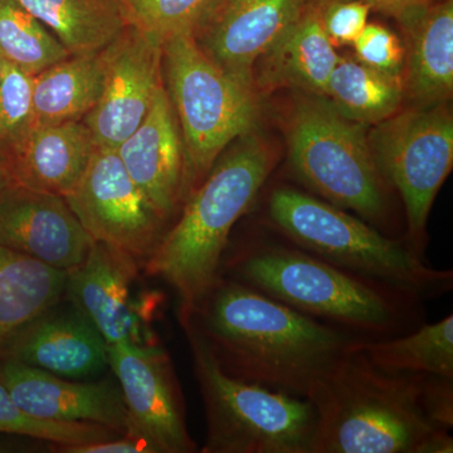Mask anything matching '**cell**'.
<instances>
[{
  "instance_id": "1",
  "label": "cell",
  "mask_w": 453,
  "mask_h": 453,
  "mask_svg": "<svg viewBox=\"0 0 453 453\" xmlns=\"http://www.w3.org/2000/svg\"><path fill=\"white\" fill-rule=\"evenodd\" d=\"M179 320L196 327L234 380L299 398L359 340L222 275Z\"/></svg>"
},
{
  "instance_id": "2",
  "label": "cell",
  "mask_w": 453,
  "mask_h": 453,
  "mask_svg": "<svg viewBox=\"0 0 453 453\" xmlns=\"http://www.w3.org/2000/svg\"><path fill=\"white\" fill-rule=\"evenodd\" d=\"M309 399L310 453H422L434 434L453 427V380L383 371L351 345Z\"/></svg>"
},
{
  "instance_id": "3",
  "label": "cell",
  "mask_w": 453,
  "mask_h": 453,
  "mask_svg": "<svg viewBox=\"0 0 453 453\" xmlns=\"http://www.w3.org/2000/svg\"><path fill=\"white\" fill-rule=\"evenodd\" d=\"M219 275L359 340L395 338L425 324L423 300L282 237L258 238L226 251Z\"/></svg>"
},
{
  "instance_id": "4",
  "label": "cell",
  "mask_w": 453,
  "mask_h": 453,
  "mask_svg": "<svg viewBox=\"0 0 453 453\" xmlns=\"http://www.w3.org/2000/svg\"><path fill=\"white\" fill-rule=\"evenodd\" d=\"M276 157L255 133L220 155L207 177L188 196L175 225L145 264L177 292L179 312L193 308L219 277L220 262L238 220L264 188Z\"/></svg>"
},
{
  "instance_id": "5",
  "label": "cell",
  "mask_w": 453,
  "mask_h": 453,
  "mask_svg": "<svg viewBox=\"0 0 453 453\" xmlns=\"http://www.w3.org/2000/svg\"><path fill=\"white\" fill-rule=\"evenodd\" d=\"M276 234L336 266L387 283L423 301L453 288V273L437 270L411 250L347 211L296 188L277 187L267 201Z\"/></svg>"
},
{
  "instance_id": "6",
  "label": "cell",
  "mask_w": 453,
  "mask_h": 453,
  "mask_svg": "<svg viewBox=\"0 0 453 453\" xmlns=\"http://www.w3.org/2000/svg\"><path fill=\"white\" fill-rule=\"evenodd\" d=\"M163 79L183 139L187 199L226 146L253 133L258 92L214 64L190 31L163 42Z\"/></svg>"
},
{
  "instance_id": "7",
  "label": "cell",
  "mask_w": 453,
  "mask_h": 453,
  "mask_svg": "<svg viewBox=\"0 0 453 453\" xmlns=\"http://www.w3.org/2000/svg\"><path fill=\"white\" fill-rule=\"evenodd\" d=\"M288 144L290 166L300 181L384 234L389 192L395 190L374 162L366 125L349 120L326 97L310 95L292 110Z\"/></svg>"
},
{
  "instance_id": "8",
  "label": "cell",
  "mask_w": 453,
  "mask_h": 453,
  "mask_svg": "<svg viewBox=\"0 0 453 453\" xmlns=\"http://www.w3.org/2000/svg\"><path fill=\"white\" fill-rule=\"evenodd\" d=\"M180 324L204 402L207 438L201 452L310 453L316 429L312 402L234 380L196 327Z\"/></svg>"
},
{
  "instance_id": "9",
  "label": "cell",
  "mask_w": 453,
  "mask_h": 453,
  "mask_svg": "<svg viewBox=\"0 0 453 453\" xmlns=\"http://www.w3.org/2000/svg\"><path fill=\"white\" fill-rule=\"evenodd\" d=\"M374 162L403 203L404 241L426 259L432 205L453 166V118L447 104L413 106L378 122L368 135Z\"/></svg>"
},
{
  "instance_id": "10",
  "label": "cell",
  "mask_w": 453,
  "mask_h": 453,
  "mask_svg": "<svg viewBox=\"0 0 453 453\" xmlns=\"http://www.w3.org/2000/svg\"><path fill=\"white\" fill-rule=\"evenodd\" d=\"M65 201L92 240L127 256L139 268L168 231V222L131 179L116 149L96 146Z\"/></svg>"
},
{
  "instance_id": "11",
  "label": "cell",
  "mask_w": 453,
  "mask_h": 453,
  "mask_svg": "<svg viewBox=\"0 0 453 453\" xmlns=\"http://www.w3.org/2000/svg\"><path fill=\"white\" fill-rule=\"evenodd\" d=\"M107 356L127 405V434L142 438L155 453L196 452L168 353L154 344L121 342L107 345Z\"/></svg>"
},
{
  "instance_id": "12",
  "label": "cell",
  "mask_w": 453,
  "mask_h": 453,
  "mask_svg": "<svg viewBox=\"0 0 453 453\" xmlns=\"http://www.w3.org/2000/svg\"><path fill=\"white\" fill-rule=\"evenodd\" d=\"M104 57L103 92L82 121L95 145L118 149L145 120L164 86L163 42L129 26Z\"/></svg>"
},
{
  "instance_id": "13",
  "label": "cell",
  "mask_w": 453,
  "mask_h": 453,
  "mask_svg": "<svg viewBox=\"0 0 453 453\" xmlns=\"http://www.w3.org/2000/svg\"><path fill=\"white\" fill-rule=\"evenodd\" d=\"M305 7L306 0H208L190 35L214 64L255 86L258 59Z\"/></svg>"
},
{
  "instance_id": "14",
  "label": "cell",
  "mask_w": 453,
  "mask_h": 453,
  "mask_svg": "<svg viewBox=\"0 0 453 453\" xmlns=\"http://www.w3.org/2000/svg\"><path fill=\"white\" fill-rule=\"evenodd\" d=\"M0 383L20 410L52 422L96 423L119 434L129 431V416L118 380L76 381L4 360Z\"/></svg>"
},
{
  "instance_id": "15",
  "label": "cell",
  "mask_w": 453,
  "mask_h": 453,
  "mask_svg": "<svg viewBox=\"0 0 453 453\" xmlns=\"http://www.w3.org/2000/svg\"><path fill=\"white\" fill-rule=\"evenodd\" d=\"M94 242L62 196L17 187L0 196V246L70 271Z\"/></svg>"
},
{
  "instance_id": "16",
  "label": "cell",
  "mask_w": 453,
  "mask_h": 453,
  "mask_svg": "<svg viewBox=\"0 0 453 453\" xmlns=\"http://www.w3.org/2000/svg\"><path fill=\"white\" fill-rule=\"evenodd\" d=\"M116 151L131 179L169 222L186 199V153L164 86L145 120Z\"/></svg>"
},
{
  "instance_id": "17",
  "label": "cell",
  "mask_w": 453,
  "mask_h": 453,
  "mask_svg": "<svg viewBox=\"0 0 453 453\" xmlns=\"http://www.w3.org/2000/svg\"><path fill=\"white\" fill-rule=\"evenodd\" d=\"M95 149L83 121L33 127L0 164L14 187L65 198L79 184Z\"/></svg>"
},
{
  "instance_id": "18",
  "label": "cell",
  "mask_w": 453,
  "mask_h": 453,
  "mask_svg": "<svg viewBox=\"0 0 453 453\" xmlns=\"http://www.w3.org/2000/svg\"><path fill=\"white\" fill-rule=\"evenodd\" d=\"M139 270L127 256L95 241L81 264L67 271L65 297L91 321L107 345L142 342L130 303V285Z\"/></svg>"
},
{
  "instance_id": "19",
  "label": "cell",
  "mask_w": 453,
  "mask_h": 453,
  "mask_svg": "<svg viewBox=\"0 0 453 453\" xmlns=\"http://www.w3.org/2000/svg\"><path fill=\"white\" fill-rule=\"evenodd\" d=\"M56 306L17 336L5 360L76 380L110 368L107 342L91 321L74 306L65 311Z\"/></svg>"
},
{
  "instance_id": "20",
  "label": "cell",
  "mask_w": 453,
  "mask_h": 453,
  "mask_svg": "<svg viewBox=\"0 0 453 453\" xmlns=\"http://www.w3.org/2000/svg\"><path fill=\"white\" fill-rule=\"evenodd\" d=\"M339 56L330 43L323 18L306 5L301 16L258 59L253 82L259 91L295 88L324 96Z\"/></svg>"
},
{
  "instance_id": "21",
  "label": "cell",
  "mask_w": 453,
  "mask_h": 453,
  "mask_svg": "<svg viewBox=\"0 0 453 453\" xmlns=\"http://www.w3.org/2000/svg\"><path fill=\"white\" fill-rule=\"evenodd\" d=\"M404 33V92L414 106L447 104L453 92V0L434 2Z\"/></svg>"
},
{
  "instance_id": "22",
  "label": "cell",
  "mask_w": 453,
  "mask_h": 453,
  "mask_svg": "<svg viewBox=\"0 0 453 453\" xmlns=\"http://www.w3.org/2000/svg\"><path fill=\"white\" fill-rule=\"evenodd\" d=\"M67 271L0 246V363L14 340L65 296Z\"/></svg>"
},
{
  "instance_id": "23",
  "label": "cell",
  "mask_w": 453,
  "mask_h": 453,
  "mask_svg": "<svg viewBox=\"0 0 453 453\" xmlns=\"http://www.w3.org/2000/svg\"><path fill=\"white\" fill-rule=\"evenodd\" d=\"M105 57L70 56L33 76L35 127L82 121L100 100Z\"/></svg>"
},
{
  "instance_id": "24",
  "label": "cell",
  "mask_w": 453,
  "mask_h": 453,
  "mask_svg": "<svg viewBox=\"0 0 453 453\" xmlns=\"http://www.w3.org/2000/svg\"><path fill=\"white\" fill-rule=\"evenodd\" d=\"M71 56L96 55L129 27L119 0H17Z\"/></svg>"
},
{
  "instance_id": "25",
  "label": "cell",
  "mask_w": 453,
  "mask_h": 453,
  "mask_svg": "<svg viewBox=\"0 0 453 453\" xmlns=\"http://www.w3.org/2000/svg\"><path fill=\"white\" fill-rule=\"evenodd\" d=\"M351 349L386 372L453 380V315L395 338L357 340Z\"/></svg>"
},
{
  "instance_id": "26",
  "label": "cell",
  "mask_w": 453,
  "mask_h": 453,
  "mask_svg": "<svg viewBox=\"0 0 453 453\" xmlns=\"http://www.w3.org/2000/svg\"><path fill=\"white\" fill-rule=\"evenodd\" d=\"M324 97L349 120L375 125L399 111L404 97L402 76L360 64L353 57H340Z\"/></svg>"
},
{
  "instance_id": "27",
  "label": "cell",
  "mask_w": 453,
  "mask_h": 453,
  "mask_svg": "<svg viewBox=\"0 0 453 453\" xmlns=\"http://www.w3.org/2000/svg\"><path fill=\"white\" fill-rule=\"evenodd\" d=\"M0 56L32 76L70 53L40 19L17 0H0Z\"/></svg>"
},
{
  "instance_id": "28",
  "label": "cell",
  "mask_w": 453,
  "mask_h": 453,
  "mask_svg": "<svg viewBox=\"0 0 453 453\" xmlns=\"http://www.w3.org/2000/svg\"><path fill=\"white\" fill-rule=\"evenodd\" d=\"M0 434L49 441L57 446L85 445L122 434L96 423L52 422L37 419L18 407L11 393L0 383Z\"/></svg>"
},
{
  "instance_id": "29",
  "label": "cell",
  "mask_w": 453,
  "mask_h": 453,
  "mask_svg": "<svg viewBox=\"0 0 453 453\" xmlns=\"http://www.w3.org/2000/svg\"><path fill=\"white\" fill-rule=\"evenodd\" d=\"M129 26L165 41L190 31L208 0H119Z\"/></svg>"
},
{
  "instance_id": "30",
  "label": "cell",
  "mask_w": 453,
  "mask_h": 453,
  "mask_svg": "<svg viewBox=\"0 0 453 453\" xmlns=\"http://www.w3.org/2000/svg\"><path fill=\"white\" fill-rule=\"evenodd\" d=\"M33 127V76L5 62L0 79V157Z\"/></svg>"
},
{
  "instance_id": "31",
  "label": "cell",
  "mask_w": 453,
  "mask_h": 453,
  "mask_svg": "<svg viewBox=\"0 0 453 453\" xmlns=\"http://www.w3.org/2000/svg\"><path fill=\"white\" fill-rule=\"evenodd\" d=\"M356 59L360 64L395 76H402L404 65V44L387 27L366 25L354 42Z\"/></svg>"
},
{
  "instance_id": "32",
  "label": "cell",
  "mask_w": 453,
  "mask_h": 453,
  "mask_svg": "<svg viewBox=\"0 0 453 453\" xmlns=\"http://www.w3.org/2000/svg\"><path fill=\"white\" fill-rule=\"evenodd\" d=\"M371 8L363 0L340 3L321 14L323 26L334 47L353 46L368 25Z\"/></svg>"
},
{
  "instance_id": "33",
  "label": "cell",
  "mask_w": 453,
  "mask_h": 453,
  "mask_svg": "<svg viewBox=\"0 0 453 453\" xmlns=\"http://www.w3.org/2000/svg\"><path fill=\"white\" fill-rule=\"evenodd\" d=\"M58 447L59 452L64 453H155L153 447L142 438L127 434L85 445Z\"/></svg>"
},
{
  "instance_id": "34",
  "label": "cell",
  "mask_w": 453,
  "mask_h": 453,
  "mask_svg": "<svg viewBox=\"0 0 453 453\" xmlns=\"http://www.w3.org/2000/svg\"><path fill=\"white\" fill-rule=\"evenodd\" d=\"M371 11L393 18L402 28L410 26L425 13L434 0H363Z\"/></svg>"
},
{
  "instance_id": "35",
  "label": "cell",
  "mask_w": 453,
  "mask_h": 453,
  "mask_svg": "<svg viewBox=\"0 0 453 453\" xmlns=\"http://www.w3.org/2000/svg\"><path fill=\"white\" fill-rule=\"evenodd\" d=\"M353 2V0H306L308 7L315 9L319 13L323 14L327 8L333 5L340 4V3Z\"/></svg>"
},
{
  "instance_id": "36",
  "label": "cell",
  "mask_w": 453,
  "mask_h": 453,
  "mask_svg": "<svg viewBox=\"0 0 453 453\" xmlns=\"http://www.w3.org/2000/svg\"><path fill=\"white\" fill-rule=\"evenodd\" d=\"M12 188H14L13 183H12L7 172H5V169L3 168L2 164H0V196L4 195V193L8 192Z\"/></svg>"
},
{
  "instance_id": "37",
  "label": "cell",
  "mask_w": 453,
  "mask_h": 453,
  "mask_svg": "<svg viewBox=\"0 0 453 453\" xmlns=\"http://www.w3.org/2000/svg\"><path fill=\"white\" fill-rule=\"evenodd\" d=\"M4 59L2 58V56H0V79H2L3 68H4Z\"/></svg>"
},
{
  "instance_id": "38",
  "label": "cell",
  "mask_w": 453,
  "mask_h": 453,
  "mask_svg": "<svg viewBox=\"0 0 453 453\" xmlns=\"http://www.w3.org/2000/svg\"><path fill=\"white\" fill-rule=\"evenodd\" d=\"M434 2H445V0H434Z\"/></svg>"
}]
</instances>
